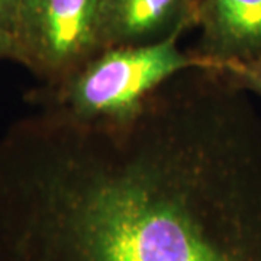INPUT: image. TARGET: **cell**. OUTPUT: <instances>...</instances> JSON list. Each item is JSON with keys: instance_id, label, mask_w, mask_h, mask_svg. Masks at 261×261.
<instances>
[{"instance_id": "cell-8", "label": "cell", "mask_w": 261, "mask_h": 261, "mask_svg": "<svg viewBox=\"0 0 261 261\" xmlns=\"http://www.w3.org/2000/svg\"><path fill=\"white\" fill-rule=\"evenodd\" d=\"M0 61H12L20 64V53L13 34L0 29Z\"/></svg>"}, {"instance_id": "cell-4", "label": "cell", "mask_w": 261, "mask_h": 261, "mask_svg": "<svg viewBox=\"0 0 261 261\" xmlns=\"http://www.w3.org/2000/svg\"><path fill=\"white\" fill-rule=\"evenodd\" d=\"M197 56L215 67L261 58V0H197Z\"/></svg>"}, {"instance_id": "cell-1", "label": "cell", "mask_w": 261, "mask_h": 261, "mask_svg": "<svg viewBox=\"0 0 261 261\" xmlns=\"http://www.w3.org/2000/svg\"><path fill=\"white\" fill-rule=\"evenodd\" d=\"M0 261H261V113L214 65L129 113L0 135Z\"/></svg>"}, {"instance_id": "cell-6", "label": "cell", "mask_w": 261, "mask_h": 261, "mask_svg": "<svg viewBox=\"0 0 261 261\" xmlns=\"http://www.w3.org/2000/svg\"><path fill=\"white\" fill-rule=\"evenodd\" d=\"M247 93L261 97V58L218 67Z\"/></svg>"}, {"instance_id": "cell-7", "label": "cell", "mask_w": 261, "mask_h": 261, "mask_svg": "<svg viewBox=\"0 0 261 261\" xmlns=\"http://www.w3.org/2000/svg\"><path fill=\"white\" fill-rule=\"evenodd\" d=\"M22 0H0V29L15 35Z\"/></svg>"}, {"instance_id": "cell-3", "label": "cell", "mask_w": 261, "mask_h": 261, "mask_svg": "<svg viewBox=\"0 0 261 261\" xmlns=\"http://www.w3.org/2000/svg\"><path fill=\"white\" fill-rule=\"evenodd\" d=\"M106 0H22L15 38L20 65L56 83L103 51Z\"/></svg>"}, {"instance_id": "cell-2", "label": "cell", "mask_w": 261, "mask_h": 261, "mask_svg": "<svg viewBox=\"0 0 261 261\" xmlns=\"http://www.w3.org/2000/svg\"><path fill=\"white\" fill-rule=\"evenodd\" d=\"M183 32L147 45L106 48L56 83L25 94L38 111L77 122L118 118L135 109L167 79L196 65H212L195 51H183Z\"/></svg>"}, {"instance_id": "cell-5", "label": "cell", "mask_w": 261, "mask_h": 261, "mask_svg": "<svg viewBox=\"0 0 261 261\" xmlns=\"http://www.w3.org/2000/svg\"><path fill=\"white\" fill-rule=\"evenodd\" d=\"M197 0H106L103 49L147 45L196 25Z\"/></svg>"}]
</instances>
